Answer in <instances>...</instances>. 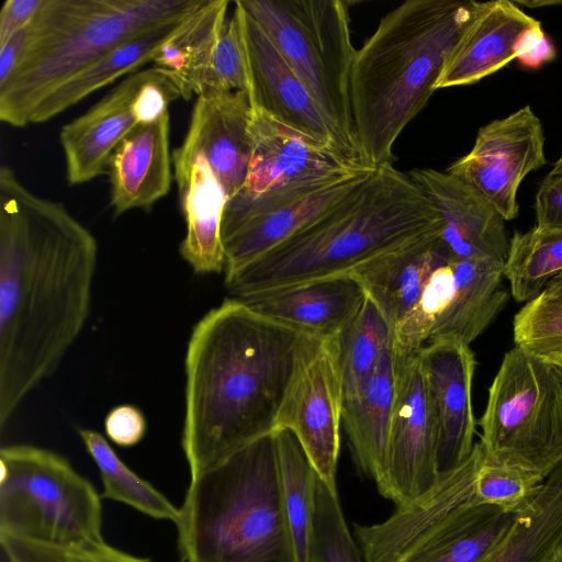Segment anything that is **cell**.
<instances>
[{"mask_svg":"<svg viewBox=\"0 0 562 562\" xmlns=\"http://www.w3.org/2000/svg\"><path fill=\"white\" fill-rule=\"evenodd\" d=\"M514 342L557 364L562 363V292L542 291L513 321Z\"/></svg>","mask_w":562,"mask_h":562,"instance_id":"obj_37","label":"cell"},{"mask_svg":"<svg viewBox=\"0 0 562 562\" xmlns=\"http://www.w3.org/2000/svg\"><path fill=\"white\" fill-rule=\"evenodd\" d=\"M362 559L348 528L338 491L330 488L317 474L306 562H362Z\"/></svg>","mask_w":562,"mask_h":562,"instance_id":"obj_36","label":"cell"},{"mask_svg":"<svg viewBox=\"0 0 562 562\" xmlns=\"http://www.w3.org/2000/svg\"><path fill=\"white\" fill-rule=\"evenodd\" d=\"M479 1L407 0L356 50L350 101L359 159L392 164L393 146L426 106Z\"/></svg>","mask_w":562,"mask_h":562,"instance_id":"obj_3","label":"cell"},{"mask_svg":"<svg viewBox=\"0 0 562 562\" xmlns=\"http://www.w3.org/2000/svg\"><path fill=\"white\" fill-rule=\"evenodd\" d=\"M440 226L429 196L387 164L341 201L239 269L225 273L234 299L344 274L367 259Z\"/></svg>","mask_w":562,"mask_h":562,"instance_id":"obj_4","label":"cell"},{"mask_svg":"<svg viewBox=\"0 0 562 562\" xmlns=\"http://www.w3.org/2000/svg\"><path fill=\"white\" fill-rule=\"evenodd\" d=\"M561 372H562V363H560Z\"/></svg>","mask_w":562,"mask_h":562,"instance_id":"obj_49","label":"cell"},{"mask_svg":"<svg viewBox=\"0 0 562 562\" xmlns=\"http://www.w3.org/2000/svg\"><path fill=\"white\" fill-rule=\"evenodd\" d=\"M454 291L451 260L435 270L419 300L394 327V347L402 353H412L425 346L450 306Z\"/></svg>","mask_w":562,"mask_h":562,"instance_id":"obj_38","label":"cell"},{"mask_svg":"<svg viewBox=\"0 0 562 562\" xmlns=\"http://www.w3.org/2000/svg\"><path fill=\"white\" fill-rule=\"evenodd\" d=\"M193 13L139 32L65 80L38 104L31 123L49 121L117 78L134 74L144 65L153 63L158 52L181 31Z\"/></svg>","mask_w":562,"mask_h":562,"instance_id":"obj_27","label":"cell"},{"mask_svg":"<svg viewBox=\"0 0 562 562\" xmlns=\"http://www.w3.org/2000/svg\"><path fill=\"white\" fill-rule=\"evenodd\" d=\"M106 436L117 446L132 447L138 443L146 432L144 414L133 405L114 407L105 417Z\"/></svg>","mask_w":562,"mask_h":562,"instance_id":"obj_43","label":"cell"},{"mask_svg":"<svg viewBox=\"0 0 562 562\" xmlns=\"http://www.w3.org/2000/svg\"><path fill=\"white\" fill-rule=\"evenodd\" d=\"M234 4L244 47L247 93L251 108L342 151L333 130L299 77L252 18L236 1Z\"/></svg>","mask_w":562,"mask_h":562,"instance_id":"obj_15","label":"cell"},{"mask_svg":"<svg viewBox=\"0 0 562 562\" xmlns=\"http://www.w3.org/2000/svg\"><path fill=\"white\" fill-rule=\"evenodd\" d=\"M544 132L529 105L482 126L472 149L446 171L476 190L504 218L519 211L521 181L546 162Z\"/></svg>","mask_w":562,"mask_h":562,"instance_id":"obj_11","label":"cell"},{"mask_svg":"<svg viewBox=\"0 0 562 562\" xmlns=\"http://www.w3.org/2000/svg\"><path fill=\"white\" fill-rule=\"evenodd\" d=\"M27 26L13 34L0 45V85L4 83L14 70L26 37Z\"/></svg>","mask_w":562,"mask_h":562,"instance_id":"obj_45","label":"cell"},{"mask_svg":"<svg viewBox=\"0 0 562 562\" xmlns=\"http://www.w3.org/2000/svg\"><path fill=\"white\" fill-rule=\"evenodd\" d=\"M434 227L362 261L349 270L394 327L419 300L437 268L451 260Z\"/></svg>","mask_w":562,"mask_h":562,"instance_id":"obj_22","label":"cell"},{"mask_svg":"<svg viewBox=\"0 0 562 562\" xmlns=\"http://www.w3.org/2000/svg\"><path fill=\"white\" fill-rule=\"evenodd\" d=\"M518 5H528V7H541V5H562V1L553 0V1H515Z\"/></svg>","mask_w":562,"mask_h":562,"instance_id":"obj_47","label":"cell"},{"mask_svg":"<svg viewBox=\"0 0 562 562\" xmlns=\"http://www.w3.org/2000/svg\"><path fill=\"white\" fill-rule=\"evenodd\" d=\"M169 112L135 126L112 151L106 173L110 206L115 216L131 210H149L171 188Z\"/></svg>","mask_w":562,"mask_h":562,"instance_id":"obj_23","label":"cell"},{"mask_svg":"<svg viewBox=\"0 0 562 562\" xmlns=\"http://www.w3.org/2000/svg\"><path fill=\"white\" fill-rule=\"evenodd\" d=\"M396 397L385 479L379 493L401 505L425 493L439 479V434L417 351L396 350Z\"/></svg>","mask_w":562,"mask_h":562,"instance_id":"obj_12","label":"cell"},{"mask_svg":"<svg viewBox=\"0 0 562 562\" xmlns=\"http://www.w3.org/2000/svg\"><path fill=\"white\" fill-rule=\"evenodd\" d=\"M479 424L485 462L546 480L562 463L560 364L515 345L503 357Z\"/></svg>","mask_w":562,"mask_h":562,"instance_id":"obj_9","label":"cell"},{"mask_svg":"<svg viewBox=\"0 0 562 562\" xmlns=\"http://www.w3.org/2000/svg\"><path fill=\"white\" fill-rule=\"evenodd\" d=\"M276 437L282 498L295 560L306 562L314 514L316 471L295 435L288 428L273 431Z\"/></svg>","mask_w":562,"mask_h":562,"instance_id":"obj_35","label":"cell"},{"mask_svg":"<svg viewBox=\"0 0 562 562\" xmlns=\"http://www.w3.org/2000/svg\"><path fill=\"white\" fill-rule=\"evenodd\" d=\"M483 462L484 452L479 441L460 465L440 473L425 493L396 505L389 518L373 525H355L364 562H397L464 508L477 505L474 482Z\"/></svg>","mask_w":562,"mask_h":562,"instance_id":"obj_14","label":"cell"},{"mask_svg":"<svg viewBox=\"0 0 562 562\" xmlns=\"http://www.w3.org/2000/svg\"><path fill=\"white\" fill-rule=\"evenodd\" d=\"M559 159H560V160H562V153H561V156H560V158H559Z\"/></svg>","mask_w":562,"mask_h":562,"instance_id":"obj_50","label":"cell"},{"mask_svg":"<svg viewBox=\"0 0 562 562\" xmlns=\"http://www.w3.org/2000/svg\"><path fill=\"white\" fill-rule=\"evenodd\" d=\"M205 0H44L27 26L18 64L0 85V120L31 124L60 83L127 38L188 15Z\"/></svg>","mask_w":562,"mask_h":562,"instance_id":"obj_6","label":"cell"},{"mask_svg":"<svg viewBox=\"0 0 562 562\" xmlns=\"http://www.w3.org/2000/svg\"><path fill=\"white\" fill-rule=\"evenodd\" d=\"M544 479L528 470L495 463H482L474 482L477 505H492L507 512L518 510Z\"/></svg>","mask_w":562,"mask_h":562,"instance_id":"obj_40","label":"cell"},{"mask_svg":"<svg viewBox=\"0 0 562 562\" xmlns=\"http://www.w3.org/2000/svg\"><path fill=\"white\" fill-rule=\"evenodd\" d=\"M44 0H5L0 11V45L30 25Z\"/></svg>","mask_w":562,"mask_h":562,"instance_id":"obj_44","label":"cell"},{"mask_svg":"<svg viewBox=\"0 0 562 562\" xmlns=\"http://www.w3.org/2000/svg\"><path fill=\"white\" fill-rule=\"evenodd\" d=\"M541 24L515 1L479 2L435 89L472 85L519 58Z\"/></svg>","mask_w":562,"mask_h":562,"instance_id":"obj_21","label":"cell"},{"mask_svg":"<svg viewBox=\"0 0 562 562\" xmlns=\"http://www.w3.org/2000/svg\"><path fill=\"white\" fill-rule=\"evenodd\" d=\"M8 562H151L106 543L103 539L55 546L12 537H0Z\"/></svg>","mask_w":562,"mask_h":562,"instance_id":"obj_39","label":"cell"},{"mask_svg":"<svg viewBox=\"0 0 562 562\" xmlns=\"http://www.w3.org/2000/svg\"><path fill=\"white\" fill-rule=\"evenodd\" d=\"M154 68L128 75L90 110L65 124L59 142L70 186L82 184L106 172L116 145L135 126L144 124L140 90Z\"/></svg>","mask_w":562,"mask_h":562,"instance_id":"obj_19","label":"cell"},{"mask_svg":"<svg viewBox=\"0 0 562 562\" xmlns=\"http://www.w3.org/2000/svg\"><path fill=\"white\" fill-rule=\"evenodd\" d=\"M78 432L99 469L103 487L102 498L125 504L154 519L169 520L173 524L177 521L179 507L130 469L101 434L86 428H80Z\"/></svg>","mask_w":562,"mask_h":562,"instance_id":"obj_34","label":"cell"},{"mask_svg":"<svg viewBox=\"0 0 562 562\" xmlns=\"http://www.w3.org/2000/svg\"><path fill=\"white\" fill-rule=\"evenodd\" d=\"M535 211L537 227L562 229V160L540 182Z\"/></svg>","mask_w":562,"mask_h":562,"instance_id":"obj_42","label":"cell"},{"mask_svg":"<svg viewBox=\"0 0 562 562\" xmlns=\"http://www.w3.org/2000/svg\"><path fill=\"white\" fill-rule=\"evenodd\" d=\"M375 168L288 183L257 195L236 193L222 220L225 273L235 271L311 223L366 181Z\"/></svg>","mask_w":562,"mask_h":562,"instance_id":"obj_10","label":"cell"},{"mask_svg":"<svg viewBox=\"0 0 562 562\" xmlns=\"http://www.w3.org/2000/svg\"><path fill=\"white\" fill-rule=\"evenodd\" d=\"M517 516L492 505H471L397 562H481L508 533Z\"/></svg>","mask_w":562,"mask_h":562,"instance_id":"obj_30","label":"cell"},{"mask_svg":"<svg viewBox=\"0 0 562 562\" xmlns=\"http://www.w3.org/2000/svg\"><path fill=\"white\" fill-rule=\"evenodd\" d=\"M228 0H205L181 31L155 56V67L168 71L189 100L227 21Z\"/></svg>","mask_w":562,"mask_h":562,"instance_id":"obj_31","label":"cell"},{"mask_svg":"<svg viewBox=\"0 0 562 562\" xmlns=\"http://www.w3.org/2000/svg\"><path fill=\"white\" fill-rule=\"evenodd\" d=\"M249 136L251 156L244 187L239 191L247 195L368 167L350 159L338 148L319 143L258 109L251 110Z\"/></svg>","mask_w":562,"mask_h":562,"instance_id":"obj_17","label":"cell"},{"mask_svg":"<svg viewBox=\"0 0 562 562\" xmlns=\"http://www.w3.org/2000/svg\"><path fill=\"white\" fill-rule=\"evenodd\" d=\"M175 525L182 562H296L274 434L190 479Z\"/></svg>","mask_w":562,"mask_h":562,"instance_id":"obj_5","label":"cell"},{"mask_svg":"<svg viewBox=\"0 0 562 562\" xmlns=\"http://www.w3.org/2000/svg\"><path fill=\"white\" fill-rule=\"evenodd\" d=\"M172 166L187 224L180 254L195 273L225 271L222 220L227 194L202 155L172 158Z\"/></svg>","mask_w":562,"mask_h":562,"instance_id":"obj_25","label":"cell"},{"mask_svg":"<svg viewBox=\"0 0 562 562\" xmlns=\"http://www.w3.org/2000/svg\"><path fill=\"white\" fill-rule=\"evenodd\" d=\"M439 434L438 471L460 465L474 448L475 356L469 345L436 340L417 350Z\"/></svg>","mask_w":562,"mask_h":562,"instance_id":"obj_16","label":"cell"},{"mask_svg":"<svg viewBox=\"0 0 562 562\" xmlns=\"http://www.w3.org/2000/svg\"><path fill=\"white\" fill-rule=\"evenodd\" d=\"M504 278L519 303L537 297L562 272V229L515 232L504 261Z\"/></svg>","mask_w":562,"mask_h":562,"instance_id":"obj_33","label":"cell"},{"mask_svg":"<svg viewBox=\"0 0 562 562\" xmlns=\"http://www.w3.org/2000/svg\"><path fill=\"white\" fill-rule=\"evenodd\" d=\"M451 263L454 274L453 296L428 342L457 340L470 346L492 324L507 302L504 262L476 258L451 260Z\"/></svg>","mask_w":562,"mask_h":562,"instance_id":"obj_28","label":"cell"},{"mask_svg":"<svg viewBox=\"0 0 562 562\" xmlns=\"http://www.w3.org/2000/svg\"><path fill=\"white\" fill-rule=\"evenodd\" d=\"M367 297L360 282L348 273L291 284L244 299L254 311L328 338L337 335Z\"/></svg>","mask_w":562,"mask_h":562,"instance_id":"obj_24","label":"cell"},{"mask_svg":"<svg viewBox=\"0 0 562 562\" xmlns=\"http://www.w3.org/2000/svg\"><path fill=\"white\" fill-rule=\"evenodd\" d=\"M341 413L333 338H322L301 368L276 430L288 428L295 435L318 476L333 490H337Z\"/></svg>","mask_w":562,"mask_h":562,"instance_id":"obj_13","label":"cell"},{"mask_svg":"<svg viewBox=\"0 0 562 562\" xmlns=\"http://www.w3.org/2000/svg\"><path fill=\"white\" fill-rule=\"evenodd\" d=\"M0 537L69 546L102 540V503L63 456L36 446L0 450Z\"/></svg>","mask_w":562,"mask_h":562,"instance_id":"obj_8","label":"cell"},{"mask_svg":"<svg viewBox=\"0 0 562 562\" xmlns=\"http://www.w3.org/2000/svg\"><path fill=\"white\" fill-rule=\"evenodd\" d=\"M322 338L228 297L194 326L186 355L182 449L190 479L272 434Z\"/></svg>","mask_w":562,"mask_h":562,"instance_id":"obj_2","label":"cell"},{"mask_svg":"<svg viewBox=\"0 0 562 562\" xmlns=\"http://www.w3.org/2000/svg\"><path fill=\"white\" fill-rule=\"evenodd\" d=\"M408 176L436 205L439 236L451 260L505 261L509 245L505 221L476 190L447 171L413 169Z\"/></svg>","mask_w":562,"mask_h":562,"instance_id":"obj_20","label":"cell"},{"mask_svg":"<svg viewBox=\"0 0 562 562\" xmlns=\"http://www.w3.org/2000/svg\"><path fill=\"white\" fill-rule=\"evenodd\" d=\"M550 562H562V549H560Z\"/></svg>","mask_w":562,"mask_h":562,"instance_id":"obj_48","label":"cell"},{"mask_svg":"<svg viewBox=\"0 0 562 562\" xmlns=\"http://www.w3.org/2000/svg\"><path fill=\"white\" fill-rule=\"evenodd\" d=\"M393 327L367 295L356 315L333 342L339 369L342 402L359 392L393 342Z\"/></svg>","mask_w":562,"mask_h":562,"instance_id":"obj_32","label":"cell"},{"mask_svg":"<svg viewBox=\"0 0 562 562\" xmlns=\"http://www.w3.org/2000/svg\"><path fill=\"white\" fill-rule=\"evenodd\" d=\"M210 90L247 91L245 54L234 12L227 18L210 60L198 79L194 94Z\"/></svg>","mask_w":562,"mask_h":562,"instance_id":"obj_41","label":"cell"},{"mask_svg":"<svg viewBox=\"0 0 562 562\" xmlns=\"http://www.w3.org/2000/svg\"><path fill=\"white\" fill-rule=\"evenodd\" d=\"M251 104L246 90H210L196 97L182 144L172 158L202 155L222 183L227 198L245 183L251 156Z\"/></svg>","mask_w":562,"mask_h":562,"instance_id":"obj_18","label":"cell"},{"mask_svg":"<svg viewBox=\"0 0 562 562\" xmlns=\"http://www.w3.org/2000/svg\"><path fill=\"white\" fill-rule=\"evenodd\" d=\"M304 85L340 149L359 159L350 101L356 50L340 0H236ZM364 165V164H363Z\"/></svg>","mask_w":562,"mask_h":562,"instance_id":"obj_7","label":"cell"},{"mask_svg":"<svg viewBox=\"0 0 562 562\" xmlns=\"http://www.w3.org/2000/svg\"><path fill=\"white\" fill-rule=\"evenodd\" d=\"M397 385V356L393 342L357 394L342 402L341 426L359 471L374 481L385 479L386 452Z\"/></svg>","mask_w":562,"mask_h":562,"instance_id":"obj_26","label":"cell"},{"mask_svg":"<svg viewBox=\"0 0 562 562\" xmlns=\"http://www.w3.org/2000/svg\"><path fill=\"white\" fill-rule=\"evenodd\" d=\"M548 292H562V272L554 277L546 286Z\"/></svg>","mask_w":562,"mask_h":562,"instance_id":"obj_46","label":"cell"},{"mask_svg":"<svg viewBox=\"0 0 562 562\" xmlns=\"http://www.w3.org/2000/svg\"><path fill=\"white\" fill-rule=\"evenodd\" d=\"M562 549V463L517 510L508 533L481 562H550Z\"/></svg>","mask_w":562,"mask_h":562,"instance_id":"obj_29","label":"cell"},{"mask_svg":"<svg viewBox=\"0 0 562 562\" xmlns=\"http://www.w3.org/2000/svg\"><path fill=\"white\" fill-rule=\"evenodd\" d=\"M93 234L0 169V428L49 378L90 314Z\"/></svg>","mask_w":562,"mask_h":562,"instance_id":"obj_1","label":"cell"}]
</instances>
